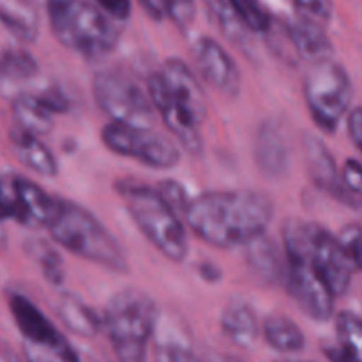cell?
I'll return each mask as SVG.
<instances>
[{
    "mask_svg": "<svg viewBox=\"0 0 362 362\" xmlns=\"http://www.w3.org/2000/svg\"><path fill=\"white\" fill-rule=\"evenodd\" d=\"M274 216V204L250 189L204 193L189 202L184 219L204 243L216 247L246 246L264 235Z\"/></svg>",
    "mask_w": 362,
    "mask_h": 362,
    "instance_id": "obj_1",
    "label": "cell"
},
{
    "mask_svg": "<svg viewBox=\"0 0 362 362\" xmlns=\"http://www.w3.org/2000/svg\"><path fill=\"white\" fill-rule=\"evenodd\" d=\"M53 240L76 257L110 269L127 271V258L115 237L87 209L59 200V211L48 226Z\"/></svg>",
    "mask_w": 362,
    "mask_h": 362,
    "instance_id": "obj_2",
    "label": "cell"
},
{
    "mask_svg": "<svg viewBox=\"0 0 362 362\" xmlns=\"http://www.w3.org/2000/svg\"><path fill=\"white\" fill-rule=\"evenodd\" d=\"M103 324L119 362H147V343L158 324V310L147 293L127 288L110 299Z\"/></svg>",
    "mask_w": 362,
    "mask_h": 362,
    "instance_id": "obj_3",
    "label": "cell"
},
{
    "mask_svg": "<svg viewBox=\"0 0 362 362\" xmlns=\"http://www.w3.org/2000/svg\"><path fill=\"white\" fill-rule=\"evenodd\" d=\"M283 246L286 257L306 258L336 297L349 292L356 269L331 232L317 223L288 219L283 226Z\"/></svg>",
    "mask_w": 362,
    "mask_h": 362,
    "instance_id": "obj_4",
    "label": "cell"
},
{
    "mask_svg": "<svg viewBox=\"0 0 362 362\" xmlns=\"http://www.w3.org/2000/svg\"><path fill=\"white\" fill-rule=\"evenodd\" d=\"M57 41L80 55L98 59L117 42V32L101 9L85 0H46Z\"/></svg>",
    "mask_w": 362,
    "mask_h": 362,
    "instance_id": "obj_5",
    "label": "cell"
},
{
    "mask_svg": "<svg viewBox=\"0 0 362 362\" xmlns=\"http://www.w3.org/2000/svg\"><path fill=\"white\" fill-rule=\"evenodd\" d=\"M120 197L140 232L172 262L187 257V237L182 216L152 187L122 184Z\"/></svg>",
    "mask_w": 362,
    "mask_h": 362,
    "instance_id": "obj_6",
    "label": "cell"
},
{
    "mask_svg": "<svg viewBox=\"0 0 362 362\" xmlns=\"http://www.w3.org/2000/svg\"><path fill=\"white\" fill-rule=\"evenodd\" d=\"M354 87L345 67L329 60L313 64L304 80V99L311 119L322 131L332 133L346 115Z\"/></svg>",
    "mask_w": 362,
    "mask_h": 362,
    "instance_id": "obj_7",
    "label": "cell"
},
{
    "mask_svg": "<svg viewBox=\"0 0 362 362\" xmlns=\"http://www.w3.org/2000/svg\"><path fill=\"white\" fill-rule=\"evenodd\" d=\"M95 103L112 122L134 127H152L154 103L133 78L117 69H103L92 78Z\"/></svg>",
    "mask_w": 362,
    "mask_h": 362,
    "instance_id": "obj_8",
    "label": "cell"
},
{
    "mask_svg": "<svg viewBox=\"0 0 362 362\" xmlns=\"http://www.w3.org/2000/svg\"><path fill=\"white\" fill-rule=\"evenodd\" d=\"M101 140L115 154L136 159L151 168L170 170L180 159L179 147L168 136L158 133L152 127L110 122L103 127Z\"/></svg>",
    "mask_w": 362,
    "mask_h": 362,
    "instance_id": "obj_9",
    "label": "cell"
},
{
    "mask_svg": "<svg viewBox=\"0 0 362 362\" xmlns=\"http://www.w3.org/2000/svg\"><path fill=\"white\" fill-rule=\"evenodd\" d=\"M285 283L292 299L308 317L317 322L332 317L336 296L306 258L286 257Z\"/></svg>",
    "mask_w": 362,
    "mask_h": 362,
    "instance_id": "obj_10",
    "label": "cell"
},
{
    "mask_svg": "<svg viewBox=\"0 0 362 362\" xmlns=\"http://www.w3.org/2000/svg\"><path fill=\"white\" fill-rule=\"evenodd\" d=\"M147 88L156 112L159 113L170 133L189 154H200L204 148V140L200 134L202 120L187 106L173 98L159 73H154L148 78Z\"/></svg>",
    "mask_w": 362,
    "mask_h": 362,
    "instance_id": "obj_11",
    "label": "cell"
},
{
    "mask_svg": "<svg viewBox=\"0 0 362 362\" xmlns=\"http://www.w3.org/2000/svg\"><path fill=\"white\" fill-rule=\"evenodd\" d=\"M197 69L209 85L226 95H237L240 90V73L237 64L218 41L200 37L193 46Z\"/></svg>",
    "mask_w": 362,
    "mask_h": 362,
    "instance_id": "obj_12",
    "label": "cell"
},
{
    "mask_svg": "<svg viewBox=\"0 0 362 362\" xmlns=\"http://www.w3.org/2000/svg\"><path fill=\"white\" fill-rule=\"evenodd\" d=\"M255 161L269 179H281L290 166V148L283 127L274 120L260 124L255 136Z\"/></svg>",
    "mask_w": 362,
    "mask_h": 362,
    "instance_id": "obj_13",
    "label": "cell"
},
{
    "mask_svg": "<svg viewBox=\"0 0 362 362\" xmlns=\"http://www.w3.org/2000/svg\"><path fill=\"white\" fill-rule=\"evenodd\" d=\"M9 310L13 315L16 327L23 334L25 343L34 345H59L66 341L55 325L42 315V311L32 300L21 293L9 296Z\"/></svg>",
    "mask_w": 362,
    "mask_h": 362,
    "instance_id": "obj_14",
    "label": "cell"
},
{
    "mask_svg": "<svg viewBox=\"0 0 362 362\" xmlns=\"http://www.w3.org/2000/svg\"><path fill=\"white\" fill-rule=\"evenodd\" d=\"M303 147L304 158H306L308 163V172H310L313 182L320 189H325L327 193H331L332 197H338L341 200L350 202L352 194L343 186V180L338 173V166H336L334 158L329 152V148L325 147L324 141L320 138L313 136V134H304Z\"/></svg>",
    "mask_w": 362,
    "mask_h": 362,
    "instance_id": "obj_15",
    "label": "cell"
},
{
    "mask_svg": "<svg viewBox=\"0 0 362 362\" xmlns=\"http://www.w3.org/2000/svg\"><path fill=\"white\" fill-rule=\"evenodd\" d=\"M159 74L173 98L187 106L198 119L204 120L207 113V101H205L204 88L189 66L179 59H170L166 60Z\"/></svg>",
    "mask_w": 362,
    "mask_h": 362,
    "instance_id": "obj_16",
    "label": "cell"
},
{
    "mask_svg": "<svg viewBox=\"0 0 362 362\" xmlns=\"http://www.w3.org/2000/svg\"><path fill=\"white\" fill-rule=\"evenodd\" d=\"M13 187L20 204V223H34L48 228L59 211V198L49 197L41 186L23 177L13 179Z\"/></svg>",
    "mask_w": 362,
    "mask_h": 362,
    "instance_id": "obj_17",
    "label": "cell"
},
{
    "mask_svg": "<svg viewBox=\"0 0 362 362\" xmlns=\"http://www.w3.org/2000/svg\"><path fill=\"white\" fill-rule=\"evenodd\" d=\"M286 32L296 53L306 62L317 64L332 57V42L322 25L299 16L286 25Z\"/></svg>",
    "mask_w": 362,
    "mask_h": 362,
    "instance_id": "obj_18",
    "label": "cell"
},
{
    "mask_svg": "<svg viewBox=\"0 0 362 362\" xmlns=\"http://www.w3.org/2000/svg\"><path fill=\"white\" fill-rule=\"evenodd\" d=\"M9 144L14 156L37 175L55 177L59 173L55 156L39 140V136L21 129V127H16L9 133Z\"/></svg>",
    "mask_w": 362,
    "mask_h": 362,
    "instance_id": "obj_19",
    "label": "cell"
},
{
    "mask_svg": "<svg viewBox=\"0 0 362 362\" xmlns=\"http://www.w3.org/2000/svg\"><path fill=\"white\" fill-rule=\"evenodd\" d=\"M246 262L251 272L265 283L281 281L286 274V257H283L279 246L267 235H260L247 243Z\"/></svg>",
    "mask_w": 362,
    "mask_h": 362,
    "instance_id": "obj_20",
    "label": "cell"
},
{
    "mask_svg": "<svg viewBox=\"0 0 362 362\" xmlns=\"http://www.w3.org/2000/svg\"><path fill=\"white\" fill-rule=\"evenodd\" d=\"M221 329L226 338L240 349H251L258 339L257 315L243 299H233L226 304L221 315Z\"/></svg>",
    "mask_w": 362,
    "mask_h": 362,
    "instance_id": "obj_21",
    "label": "cell"
},
{
    "mask_svg": "<svg viewBox=\"0 0 362 362\" xmlns=\"http://www.w3.org/2000/svg\"><path fill=\"white\" fill-rule=\"evenodd\" d=\"M57 313L69 331L83 338L95 336L101 331V325H105L92 308L73 296L60 297L57 303Z\"/></svg>",
    "mask_w": 362,
    "mask_h": 362,
    "instance_id": "obj_22",
    "label": "cell"
},
{
    "mask_svg": "<svg viewBox=\"0 0 362 362\" xmlns=\"http://www.w3.org/2000/svg\"><path fill=\"white\" fill-rule=\"evenodd\" d=\"M13 115L18 127L42 136L53 129V113L46 108L39 95H18L13 101Z\"/></svg>",
    "mask_w": 362,
    "mask_h": 362,
    "instance_id": "obj_23",
    "label": "cell"
},
{
    "mask_svg": "<svg viewBox=\"0 0 362 362\" xmlns=\"http://www.w3.org/2000/svg\"><path fill=\"white\" fill-rule=\"evenodd\" d=\"M265 341L281 354H297L306 346V338L296 322L285 315H271L264 324Z\"/></svg>",
    "mask_w": 362,
    "mask_h": 362,
    "instance_id": "obj_24",
    "label": "cell"
},
{
    "mask_svg": "<svg viewBox=\"0 0 362 362\" xmlns=\"http://www.w3.org/2000/svg\"><path fill=\"white\" fill-rule=\"evenodd\" d=\"M0 23L20 41H34L37 35V18L27 6L18 2L0 4Z\"/></svg>",
    "mask_w": 362,
    "mask_h": 362,
    "instance_id": "obj_25",
    "label": "cell"
},
{
    "mask_svg": "<svg viewBox=\"0 0 362 362\" xmlns=\"http://www.w3.org/2000/svg\"><path fill=\"white\" fill-rule=\"evenodd\" d=\"M144 9L156 20L170 18L177 27L187 28L194 18V0H140Z\"/></svg>",
    "mask_w": 362,
    "mask_h": 362,
    "instance_id": "obj_26",
    "label": "cell"
},
{
    "mask_svg": "<svg viewBox=\"0 0 362 362\" xmlns=\"http://www.w3.org/2000/svg\"><path fill=\"white\" fill-rule=\"evenodd\" d=\"M37 73V62L23 49H6L0 53V76L6 80H27Z\"/></svg>",
    "mask_w": 362,
    "mask_h": 362,
    "instance_id": "obj_27",
    "label": "cell"
},
{
    "mask_svg": "<svg viewBox=\"0 0 362 362\" xmlns=\"http://www.w3.org/2000/svg\"><path fill=\"white\" fill-rule=\"evenodd\" d=\"M336 332H338L339 345L362 361V318L343 311L336 317Z\"/></svg>",
    "mask_w": 362,
    "mask_h": 362,
    "instance_id": "obj_28",
    "label": "cell"
},
{
    "mask_svg": "<svg viewBox=\"0 0 362 362\" xmlns=\"http://www.w3.org/2000/svg\"><path fill=\"white\" fill-rule=\"evenodd\" d=\"M226 2L250 30L264 32L271 25L269 13L258 0H226Z\"/></svg>",
    "mask_w": 362,
    "mask_h": 362,
    "instance_id": "obj_29",
    "label": "cell"
},
{
    "mask_svg": "<svg viewBox=\"0 0 362 362\" xmlns=\"http://www.w3.org/2000/svg\"><path fill=\"white\" fill-rule=\"evenodd\" d=\"M27 362H78L76 354L67 341L59 345H34L25 343Z\"/></svg>",
    "mask_w": 362,
    "mask_h": 362,
    "instance_id": "obj_30",
    "label": "cell"
},
{
    "mask_svg": "<svg viewBox=\"0 0 362 362\" xmlns=\"http://www.w3.org/2000/svg\"><path fill=\"white\" fill-rule=\"evenodd\" d=\"M339 244L356 271H362V226L349 225L339 232Z\"/></svg>",
    "mask_w": 362,
    "mask_h": 362,
    "instance_id": "obj_31",
    "label": "cell"
},
{
    "mask_svg": "<svg viewBox=\"0 0 362 362\" xmlns=\"http://www.w3.org/2000/svg\"><path fill=\"white\" fill-rule=\"evenodd\" d=\"M297 11L303 18L315 21L318 25H327L332 18V0H293Z\"/></svg>",
    "mask_w": 362,
    "mask_h": 362,
    "instance_id": "obj_32",
    "label": "cell"
},
{
    "mask_svg": "<svg viewBox=\"0 0 362 362\" xmlns=\"http://www.w3.org/2000/svg\"><path fill=\"white\" fill-rule=\"evenodd\" d=\"M158 362H202L189 349L180 343H159L156 349Z\"/></svg>",
    "mask_w": 362,
    "mask_h": 362,
    "instance_id": "obj_33",
    "label": "cell"
},
{
    "mask_svg": "<svg viewBox=\"0 0 362 362\" xmlns=\"http://www.w3.org/2000/svg\"><path fill=\"white\" fill-rule=\"evenodd\" d=\"M158 191L161 193V197L165 198V200L168 202V204L172 205V207L184 218V212H186L187 205H189L191 200H187L186 198V193H184L182 186L173 182V180H165V182L159 184Z\"/></svg>",
    "mask_w": 362,
    "mask_h": 362,
    "instance_id": "obj_34",
    "label": "cell"
},
{
    "mask_svg": "<svg viewBox=\"0 0 362 362\" xmlns=\"http://www.w3.org/2000/svg\"><path fill=\"white\" fill-rule=\"evenodd\" d=\"M343 186L352 197H362V163L357 159H346L341 172Z\"/></svg>",
    "mask_w": 362,
    "mask_h": 362,
    "instance_id": "obj_35",
    "label": "cell"
},
{
    "mask_svg": "<svg viewBox=\"0 0 362 362\" xmlns=\"http://www.w3.org/2000/svg\"><path fill=\"white\" fill-rule=\"evenodd\" d=\"M11 218L20 221V204L14 193L13 180L9 184L0 182V221Z\"/></svg>",
    "mask_w": 362,
    "mask_h": 362,
    "instance_id": "obj_36",
    "label": "cell"
},
{
    "mask_svg": "<svg viewBox=\"0 0 362 362\" xmlns=\"http://www.w3.org/2000/svg\"><path fill=\"white\" fill-rule=\"evenodd\" d=\"M99 9L113 20L124 21L131 13V0H95Z\"/></svg>",
    "mask_w": 362,
    "mask_h": 362,
    "instance_id": "obj_37",
    "label": "cell"
},
{
    "mask_svg": "<svg viewBox=\"0 0 362 362\" xmlns=\"http://www.w3.org/2000/svg\"><path fill=\"white\" fill-rule=\"evenodd\" d=\"M41 267L42 272H45L46 279L53 285H59L64 278V269H62V262L60 258L57 257L55 253H48L46 257H42L41 260Z\"/></svg>",
    "mask_w": 362,
    "mask_h": 362,
    "instance_id": "obj_38",
    "label": "cell"
},
{
    "mask_svg": "<svg viewBox=\"0 0 362 362\" xmlns=\"http://www.w3.org/2000/svg\"><path fill=\"white\" fill-rule=\"evenodd\" d=\"M346 129L352 144L362 152V106L350 110L346 117Z\"/></svg>",
    "mask_w": 362,
    "mask_h": 362,
    "instance_id": "obj_39",
    "label": "cell"
},
{
    "mask_svg": "<svg viewBox=\"0 0 362 362\" xmlns=\"http://www.w3.org/2000/svg\"><path fill=\"white\" fill-rule=\"evenodd\" d=\"M39 99L45 103L46 108L52 113H64L69 108V103H67L66 95L57 90V88H52V90H46L42 94H39Z\"/></svg>",
    "mask_w": 362,
    "mask_h": 362,
    "instance_id": "obj_40",
    "label": "cell"
},
{
    "mask_svg": "<svg viewBox=\"0 0 362 362\" xmlns=\"http://www.w3.org/2000/svg\"><path fill=\"white\" fill-rule=\"evenodd\" d=\"M325 354L332 362H362L357 359L356 356H352L350 352H346L341 345L336 346V349H325Z\"/></svg>",
    "mask_w": 362,
    "mask_h": 362,
    "instance_id": "obj_41",
    "label": "cell"
},
{
    "mask_svg": "<svg viewBox=\"0 0 362 362\" xmlns=\"http://www.w3.org/2000/svg\"><path fill=\"white\" fill-rule=\"evenodd\" d=\"M281 362H304V361H281Z\"/></svg>",
    "mask_w": 362,
    "mask_h": 362,
    "instance_id": "obj_42",
    "label": "cell"
}]
</instances>
